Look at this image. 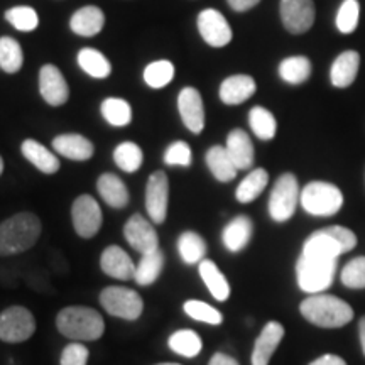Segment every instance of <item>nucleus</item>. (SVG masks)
Instances as JSON below:
<instances>
[{
    "mask_svg": "<svg viewBox=\"0 0 365 365\" xmlns=\"http://www.w3.org/2000/svg\"><path fill=\"white\" fill-rule=\"evenodd\" d=\"M102 115L113 127H125L132 122V107L124 98L108 97L102 102Z\"/></svg>",
    "mask_w": 365,
    "mask_h": 365,
    "instance_id": "nucleus-34",
    "label": "nucleus"
},
{
    "mask_svg": "<svg viewBox=\"0 0 365 365\" xmlns=\"http://www.w3.org/2000/svg\"><path fill=\"white\" fill-rule=\"evenodd\" d=\"M105 26V14L97 6L81 7L71 16L70 27L75 34L81 38H93Z\"/></svg>",
    "mask_w": 365,
    "mask_h": 365,
    "instance_id": "nucleus-21",
    "label": "nucleus"
},
{
    "mask_svg": "<svg viewBox=\"0 0 365 365\" xmlns=\"http://www.w3.org/2000/svg\"><path fill=\"white\" fill-rule=\"evenodd\" d=\"M359 333H360V345H362V350H364V355H365V317L360 319Z\"/></svg>",
    "mask_w": 365,
    "mask_h": 365,
    "instance_id": "nucleus-49",
    "label": "nucleus"
},
{
    "mask_svg": "<svg viewBox=\"0 0 365 365\" xmlns=\"http://www.w3.org/2000/svg\"><path fill=\"white\" fill-rule=\"evenodd\" d=\"M100 267L107 276L113 277V279L129 281L134 279L135 276V266L129 257V254L118 245H110L102 252L100 257Z\"/></svg>",
    "mask_w": 365,
    "mask_h": 365,
    "instance_id": "nucleus-17",
    "label": "nucleus"
},
{
    "mask_svg": "<svg viewBox=\"0 0 365 365\" xmlns=\"http://www.w3.org/2000/svg\"><path fill=\"white\" fill-rule=\"evenodd\" d=\"M301 207L313 217H331L340 212L344 195L340 188L327 181H312L304 186L299 196Z\"/></svg>",
    "mask_w": 365,
    "mask_h": 365,
    "instance_id": "nucleus-6",
    "label": "nucleus"
},
{
    "mask_svg": "<svg viewBox=\"0 0 365 365\" xmlns=\"http://www.w3.org/2000/svg\"><path fill=\"white\" fill-rule=\"evenodd\" d=\"M78 65L91 78L103 80L110 76L112 65L103 53L93 48H83L78 53Z\"/></svg>",
    "mask_w": 365,
    "mask_h": 365,
    "instance_id": "nucleus-30",
    "label": "nucleus"
},
{
    "mask_svg": "<svg viewBox=\"0 0 365 365\" xmlns=\"http://www.w3.org/2000/svg\"><path fill=\"white\" fill-rule=\"evenodd\" d=\"M208 365H240L239 362L234 357H230V355L227 354H215L212 359H210V364Z\"/></svg>",
    "mask_w": 365,
    "mask_h": 365,
    "instance_id": "nucleus-48",
    "label": "nucleus"
},
{
    "mask_svg": "<svg viewBox=\"0 0 365 365\" xmlns=\"http://www.w3.org/2000/svg\"><path fill=\"white\" fill-rule=\"evenodd\" d=\"M71 220L75 232L83 239H91L97 235L103 222L102 210H100L97 200L90 195L78 196L73 202Z\"/></svg>",
    "mask_w": 365,
    "mask_h": 365,
    "instance_id": "nucleus-10",
    "label": "nucleus"
},
{
    "mask_svg": "<svg viewBox=\"0 0 365 365\" xmlns=\"http://www.w3.org/2000/svg\"><path fill=\"white\" fill-rule=\"evenodd\" d=\"M249 124L254 134L261 140H271L274 139V135H276V117H274L272 112H269L267 108L261 107V105H257V107H254L252 110L249 112Z\"/></svg>",
    "mask_w": 365,
    "mask_h": 365,
    "instance_id": "nucleus-36",
    "label": "nucleus"
},
{
    "mask_svg": "<svg viewBox=\"0 0 365 365\" xmlns=\"http://www.w3.org/2000/svg\"><path fill=\"white\" fill-rule=\"evenodd\" d=\"M207 166L208 170L212 171V175L215 176V180L220 182H228L235 180L237 176V168L234 161H232L230 156H228L227 149L223 145H213L207 150Z\"/></svg>",
    "mask_w": 365,
    "mask_h": 365,
    "instance_id": "nucleus-27",
    "label": "nucleus"
},
{
    "mask_svg": "<svg viewBox=\"0 0 365 365\" xmlns=\"http://www.w3.org/2000/svg\"><path fill=\"white\" fill-rule=\"evenodd\" d=\"M168 202H170V181L164 171H156L149 176L145 188V208L150 220L163 223L168 215Z\"/></svg>",
    "mask_w": 365,
    "mask_h": 365,
    "instance_id": "nucleus-12",
    "label": "nucleus"
},
{
    "mask_svg": "<svg viewBox=\"0 0 365 365\" xmlns=\"http://www.w3.org/2000/svg\"><path fill=\"white\" fill-rule=\"evenodd\" d=\"M228 156L234 161L237 170H249L254 163V144L249 134L242 129H234L227 137L225 145Z\"/></svg>",
    "mask_w": 365,
    "mask_h": 365,
    "instance_id": "nucleus-22",
    "label": "nucleus"
},
{
    "mask_svg": "<svg viewBox=\"0 0 365 365\" xmlns=\"http://www.w3.org/2000/svg\"><path fill=\"white\" fill-rule=\"evenodd\" d=\"M97 190L108 207L124 208L129 203V191H127L125 182L117 175H112V173H105L98 178Z\"/></svg>",
    "mask_w": 365,
    "mask_h": 365,
    "instance_id": "nucleus-24",
    "label": "nucleus"
},
{
    "mask_svg": "<svg viewBox=\"0 0 365 365\" xmlns=\"http://www.w3.org/2000/svg\"><path fill=\"white\" fill-rule=\"evenodd\" d=\"M170 349L173 352L181 355V357L193 359L202 352V339L200 335L193 330H178L170 336V341H168Z\"/></svg>",
    "mask_w": 365,
    "mask_h": 365,
    "instance_id": "nucleus-35",
    "label": "nucleus"
},
{
    "mask_svg": "<svg viewBox=\"0 0 365 365\" xmlns=\"http://www.w3.org/2000/svg\"><path fill=\"white\" fill-rule=\"evenodd\" d=\"M56 327L61 335L76 341H95L103 335L105 322L97 309L68 307L58 313Z\"/></svg>",
    "mask_w": 365,
    "mask_h": 365,
    "instance_id": "nucleus-3",
    "label": "nucleus"
},
{
    "mask_svg": "<svg viewBox=\"0 0 365 365\" xmlns=\"http://www.w3.org/2000/svg\"><path fill=\"white\" fill-rule=\"evenodd\" d=\"M340 279L350 289H365V257H355L344 267Z\"/></svg>",
    "mask_w": 365,
    "mask_h": 365,
    "instance_id": "nucleus-43",
    "label": "nucleus"
},
{
    "mask_svg": "<svg viewBox=\"0 0 365 365\" xmlns=\"http://www.w3.org/2000/svg\"><path fill=\"white\" fill-rule=\"evenodd\" d=\"M269 182V175L266 170L262 168H257L252 173H249L247 176L242 180L239 188L235 191V198L239 200L240 203H250L257 198L259 195L266 190Z\"/></svg>",
    "mask_w": 365,
    "mask_h": 365,
    "instance_id": "nucleus-33",
    "label": "nucleus"
},
{
    "mask_svg": "<svg viewBox=\"0 0 365 365\" xmlns=\"http://www.w3.org/2000/svg\"><path fill=\"white\" fill-rule=\"evenodd\" d=\"M100 304L112 317L130 319V322L139 318L144 309L140 294L134 289L122 286L105 287L102 293H100Z\"/></svg>",
    "mask_w": 365,
    "mask_h": 365,
    "instance_id": "nucleus-8",
    "label": "nucleus"
},
{
    "mask_svg": "<svg viewBox=\"0 0 365 365\" xmlns=\"http://www.w3.org/2000/svg\"><path fill=\"white\" fill-rule=\"evenodd\" d=\"M39 93L51 107H61L70 98V88L63 73L54 65H44L39 71Z\"/></svg>",
    "mask_w": 365,
    "mask_h": 365,
    "instance_id": "nucleus-15",
    "label": "nucleus"
},
{
    "mask_svg": "<svg viewBox=\"0 0 365 365\" xmlns=\"http://www.w3.org/2000/svg\"><path fill=\"white\" fill-rule=\"evenodd\" d=\"M309 365H346L345 360L339 357V355H333V354H327V355H322V357L313 360Z\"/></svg>",
    "mask_w": 365,
    "mask_h": 365,
    "instance_id": "nucleus-47",
    "label": "nucleus"
},
{
    "mask_svg": "<svg viewBox=\"0 0 365 365\" xmlns=\"http://www.w3.org/2000/svg\"><path fill=\"white\" fill-rule=\"evenodd\" d=\"M284 339V327L279 322H269L255 340L252 352V365H269L274 352Z\"/></svg>",
    "mask_w": 365,
    "mask_h": 365,
    "instance_id": "nucleus-18",
    "label": "nucleus"
},
{
    "mask_svg": "<svg viewBox=\"0 0 365 365\" xmlns=\"http://www.w3.org/2000/svg\"><path fill=\"white\" fill-rule=\"evenodd\" d=\"M196 24H198L203 41L212 48H223V46L230 44L232 36H234L232 27L228 26V21L217 9H205L200 12Z\"/></svg>",
    "mask_w": 365,
    "mask_h": 365,
    "instance_id": "nucleus-11",
    "label": "nucleus"
},
{
    "mask_svg": "<svg viewBox=\"0 0 365 365\" xmlns=\"http://www.w3.org/2000/svg\"><path fill=\"white\" fill-rule=\"evenodd\" d=\"M178 110L182 124L193 134H200L205 129V107L202 93L193 86H186L178 95Z\"/></svg>",
    "mask_w": 365,
    "mask_h": 365,
    "instance_id": "nucleus-14",
    "label": "nucleus"
},
{
    "mask_svg": "<svg viewBox=\"0 0 365 365\" xmlns=\"http://www.w3.org/2000/svg\"><path fill=\"white\" fill-rule=\"evenodd\" d=\"M36 331L33 313L24 307H11L0 313V340L21 344L29 340Z\"/></svg>",
    "mask_w": 365,
    "mask_h": 365,
    "instance_id": "nucleus-9",
    "label": "nucleus"
},
{
    "mask_svg": "<svg viewBox=\"0 0 365 365\" xmlns=\"http://www.w3.org/2000/svg\"><path fill=\"white\" fill-rule=\"evenodd\" d=\"M124 237L130 244V247H134L140 254H148L159 249L158 232L154 230L150 222L145 220L139 213H135L127 220L124 227Z\"/></svg>",
    "mask_w": 365,
    "mask_h": 365,
    "instance_id": "nucleus-16",
    "label": "nucleus"
},
{
    "mask_svg": "<svg viewBox=\"0 0 365 365\" xmlns=\"http://www.w3.org/2000/svg\"><path fill=\"white\" fill-rule=\"evenodd\" d=\"M22 154L33 166L38 168L44 175H54L59 170L58 158L49 150L46 145H43L34 139H26L21 145Z\"/></svg>",
    "mask_w": 365,
    "mask_h": 365,
    "instance_id": "nucleus-26",
    "label": "nucleus"
},
{
    "mask_svg": "<svg viewBox=\"0 0 365 365\" xmlns=\"http://www.w3.org/2000/svg\"><path fill=\"white\" fill-rule=\"evenodd\" d=\"M88 349L80 341L65 346L61 354V365H86L88 362Z\"/></svg>",
    "mask_w": 365,
    "mask_h": 365,
    "instance_id": "nucleus-45",
    "label": "nucleus"
},
{
    "mask_svg": "<svg viewBox=\"0 0 365 365\" xmlns=\"http://www.w3.org/2000/svg\"><path fill=\"white\" fill-rule=\"evenodd\" d=\"M299 312L319 328H340L354 319V309L344 299L331 294H313L299 304Z\"/></svg>",
    "mask_w": 365,
    "mask_h": 365,
    "instance_id": "nucleus-1",
    "label": "nucleus"
},
{
    "mask_svg": "<svg viewBox=\"0 0 365 365\" xmlns=\"http://www.w3.org/2000/svg\"><path fill=\"white\" fill-rule=\"evenodd\" d=\"M360 16L359 0H344L336 14V27L341 34H350L357 29Z\"/></svg>",
    "mask_w": 365,
    "mask_h": 365,
    "instance_id": "nucleus-42",
    "label": "nucleus"
},
{
    "mask_svg": "<svg viewBox=\"0 0 365 365\" xmlns=\"http://www.w3.org/2000/svg\"><path fill=\"white\" fill-rule=\"evenodd\" d=\"M164 163L168 166H182L188 168L191 164V149L185 140H176L164 153Z\"/></svg>",
    "mask_w": 365,
    "mask_h": 365,
    "instance_id": "nucleus-44",
    "label": "nucleus"
},
{
    "mask_svg": "<svg viewBox=\"0 0 365 365\" xmlns=\"http://www.w3.org/2000/svg\"><path fill=\"white\" fill-rule=\"evenodd\" d=\"M178 250L186 264H198L207 255V242L196 232H182L178 239Z\"/></svg>",
    "mask_w": 365,
    "mask_h": 365,
    "instance_id": "nucleus-32",
    "label": "nucleus"
},
{
    "mask_svg": "<svg viewBox=\"0 0 365 365\" xmlns=\"http://www.w3.org/2000/svg\"><path fill=\"white\" fill-rule=\"evenodd\" d=\"M182 309H185L186 314L191 317L196 322L208 323V325H220L223 322L222 313L218 312L217 308L210 307L208 303H203V301L198 299H190L182 304Z\"/></svg>",
    "mask_w": 365,
    "mask_h": 365,
    "instance_id": "nucleus-41",
    "label": "nucleus"
},
{
    "mask_svg": "<svg viewBox=\"0 0 365 365\" xmlns=\"http://www.w3.org/2000/svg\"><path fill=\"white\" fill-rule=\"evenodd\" d=\"M360 66V54L357 51H344L333 61L330 70L331 85L336 88H346L357 78Z\"/></svg>",
    "mask_w": 365,
    "mask_h": 365,
    "instance_id": "nucleus-23",
    "label": "nucleus"
},
{
    "mask_svg": "<svg viewBox=\"0 0 365 365\" xmlns=\"http://www.w3.org/2000/svg\"><path fill=\"white\" fill-rule=\"evenodd\" d=\"M200 276L207 284L208 291L212 293L213 298L217 301H227L228 296H230V286H228L227 277L223 276L220 269L213 261H208V259H203L200 262Z\"/></svg>",
    "mask_w": 365,
    "mask_h": 365,
    "instance_id": "nucleus-28",
    "label": "nucleus"
},
{
    "mask_svg": "<svg viewBox=\"0 0 365 365\" xmlns=\"http://www.w3.org/2000/svg\"><path fill=\"white\" fill-rule=\"evenodd\" d=\"M156 365H181V364H171V362H166V364H156Z\"/></svg>",
    "mask_w": 365,
    "mask_h": 365,
    "instance_id": "nucleus-51",
    "label": "nucleus"
},
{
    "mask_svg": "<svg viewBox=\"0 0 365 365\" xmlns=\"http://www.w3.org/2000/svg\"><path fill=\"white\" fill-rule=\"evenodd\" d=\"M313 0H281L282 24L291 34H303L314 24Z\"/></svg>",
    "mask_w": 365,
    "mask_h": 365,
    "instance_id": "nucleus-13",
    "label": "nucleus"
},
{
    "mask_svg": "<svg viewBox=\"0 0 365 365\" xmlns=\"http://www.w3.org/2000/svg\"><path fill=\"white\" fill-rule=\"evenodd\" d=\"M312 75V61L307 56H289L279 65V76L289 85L304 83Z\"/></svg>",
    "mask_w": 365,
    "mask_h": 365,
    "instance_id": "nucleus-31",
    "label": "nucleus"
},
{
    "mask_svg": "<svg viewBox=\"0 0 365 365\" xmlns=\"http://www.w3.org/2000/svg\"><path fill=\"white\" fill-rule=\"evenodd\" d=\"M257 90L255 80L249 75L228 76L220 85V100L225 105H240L252 97Z\"/></svg>",
    "mask_w": 365,
    "mask_h": 365,
    "instance_id": "nucleus-19",
    "label": "nucleus"
},
{
    "mask_svg": "<svg viewBox=\"0 0 365 365\" xmlns=\"http://www.w3.org/2000/svg\"><path fill=\"white\" fill-rule=\"evenodd\" d=\"M113 161L122 171L125 173H135L143 166L144 154L143 149L135 143H122L118 144L115 150H113Z\"/></svg>",
    "mask_w": 365,
    "mask_h": 365,
    "instance_id": "nucleus-39",
    "label": "nucleus"
},
{
    "mask_svg": "<svg viewBox=\"0 0 365 365\" xmlns=\"http://www.w3.org/2000/svg\"><path fill=\"white\" fill-rule=\"evenodd\" d=\"M336 266H339V259L301 252L296 264V277H298L299 287L309 294L323 293L331 286Z\"/></svg>",
    "mask_w": 365,
    "mask_h": 365,
    "instance_id": "nucleus-4",
    "label": "nucleus"
},
{
    "mask_svg": "<svg viewBox=\"0 0 365 365\" xmlns=\"http://www.w3.org/2000/svg\"><path fill=\"white\" fill-rule=\"evenodd\" d=\"M144 81L150 88H164L175 78V65L168 59H158L149 63L144 70Z\"/></svg>",
    "mask_w": 365,
    "mask_h": 365,
    "instance_id": "nucleus-38",
    "label": "nucleus"
},
{
    "mask_svg": "<svg viewBox=\"0 0 365 365\" xmlns=\"http://www.w3.org/2000/svg\"><path fill=\"white\" fill-rule=\"evenodd\" d=\"M164 267V254L161 249L153 250V252L143 254L140 262L135 266L134 281L140 286H150L158 281Z\"/></svg>",
    "mask_w": 365,
    "mask_h": 365,
    "instance_id": "nucleus-29",
    "label": "nucleus"
},
{
    "mask_svg": "<svg viewBox=\"0 0 365 365\" xmlns=\"http://www.w3.org/2000/svg\"><path fill=\"white\" fill-rule=\"evenodd\" d=\"M254 225L247 215L235 217L228 225L223 228V244L230 252H240L249 240L252 239Z\"/></svg>",
    "mask_w": 365,
    "mask_h": 365,
    "instance_id": "nucleus-25",
    "label": "nucleus"
},
{
    "mask_svg": "<svg viewBox=\"0 0 365 365\" xmlns=\"http://www.w3.org/2000/svg\"><path fill=\"white\" fill-rule=\"evenodd\" d=\"M41 220L34 213H17L0 223V255H14L29 250L41 235Z\"/></svg>",
    "mask_w": 365,
    "mask_h": 365,
    "instance_id": "nucleus-2",
    "label": "nucleus"
},
{
    "mask_svg": "<svg viewBox=\"0 0 365 365\" xmlns=\"http://www.w3.org/2000/svg\"><path fill=\"white\" fill-rule=\"evenodd\" d=\"M227 2L235 12H245V11H249V9L257 6L261 0H227Z\"/></svg>",
    "mask_w": 365,
    "mask_h": 365,
    "instance_id": "nucleus-46",
    "label": "nucleus"
},
{
    "mask_svg": "<svg viewBox=\"0 0 365 365\" xmlns=\"http://www.w3.org/2000/svg\"><path fill=\"white\" fill-rule=\"evenodd\" d=\"M24 65L21 44L11 36L0 38V68L6 73H17Z\"/></svg>",
    "mask_w": 365,
    "mask_h": 365,
    "instance_id": "nucleus-37",
    "label": "nucleus"
},
{
    "mask_svg": "<svg viewBox=\"0 0 365 365\" xmlns=\"http://www.w3.org/2000/svg\"><path fill=\"white\" fill-rule=\"evenodd\" d=\"M2 173H4V159L0 156V175H2Z\"/></svg>",
    "mask_w": 365,
    "mask_h": 365,
    "instance_id": "nucleus-50",
    "label": "nucleus"
},
{
    "mask_svg": "<svg viewBox=\"0 0 365 365\" xmlns=\"http://www.w3.org/2000/svg\"><path fill=\"white\" fill-rule=\"evenodd\" d=\"M53 148L58 154L71 161H88L95 153L91 140L80 134H61L54 137Z\"/></svg>",
    "mask_w": 365,
    "mask_h": 365,
    "instance_id": "nucleus-20",
    "label": "nucleus"
},
{
    "mask_svg": "<svg viewBox=\"0 0 365 365\" xmlns=\"http://www.w3.org/2000/svg\"><path fill=\"white\" fill-rule=\"evenodd\" d=\"M299 185L294 175L286 173L276 181L269 196V215L274 222H287L299 203Z\"/></svg>",
    "mask_w": 365,
    "mask_h": 365,
    "instance_id": "nucleus-7",
    "label": "nucleus"
},
{
    "mask_svg": "<svg viewBox=\"0 0 365 365\" xmlns=\"http://www.w3.org/2000/svg\"><path fill=\"white\" fill-rule=\"evenodd\" d=\"M6 19L14 29L22 31V33H31V31L38 29L39 26L38 12L29 6H17L9 9L6 12Z\"/></svg>",
    "mask_w": 365,
    "mask_h": 365,
    "instance_id": "nucleus-40",
    "label": "nucleus"
},
{
    "mask_svg": "<svg viewBox=\"0 0 365 365\" xmlns=\"http://www.w3.org/2000/svg\"><path fill=\"white\" fill-rule=\"evenodd\" d=\"M355 245H357V237L354 232L350 228L335 225L313 232L304 242L303 252L339 259L341 254L354 250Z\"/></svg>",
    "mask_w": 365,
    "mask_h": 365,
    "instance_id": "nucleus-5",
    "label": "nucleus"
}]
</instances>
